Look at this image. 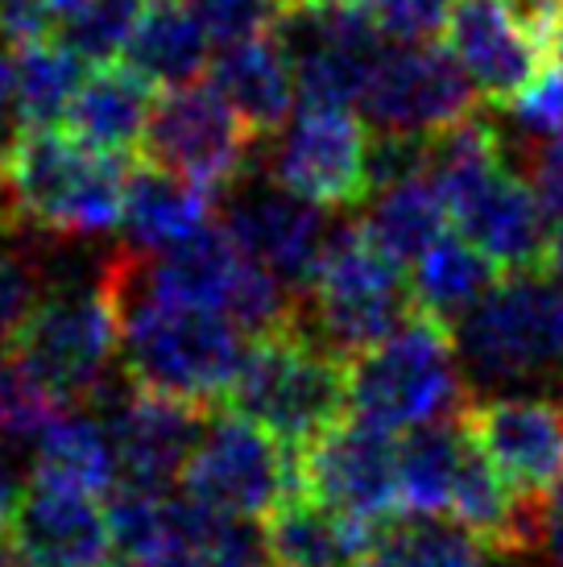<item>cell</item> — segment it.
<instances>
[{
    "instance_id": "cell-1",
    "label": "cell",
    "mask_w": 563,
    "mask_h": 567,
    "mask_svg": "<svg viewBox=\"0 0 563 567\" xmlns=\"http://www.w3.org/2000/svg\"><path fill=\"white\" fill-rule=\"evenodd\" d=\"M104 282L121 311V364L133 385L199 410L228 402L249 357V331L219 311L150 295L125 274L121 252L104 261Z\"/></svg>"
},
{
    "instance_id": "cell-2",
    "label": "cell",
    "mask_w": 563,
    "mask_h": 567,
    "mask_svg": "<svg viewBox=\"0 0 563 567\" xmlns=\"http://www.w3.org/2000/svg\"><path fill=\"white\" fill-rule=\"evenodd\" d=\"M427 171L436 174L460 237L485 249L501 269L543 266L551 216L531 178L505 162L498 128L469 116L436 133L427 145Z\"/></svg>"
},
{
    "instance_id": "cell-3",
    "label": "cell",
    "mask_w": 563,
    "mask_h": 567,
    "mask_svg": "<svg viewBox=\"0 0 563 567\" xmlns=\"http://www.w3.org/2000/svg\"><path fill=\"white\" fill-rule=\"evenodd\" d=\"M452 336L472 394L563 398V278L547 266L505 269Z\"/></svg>"
},
{
    "instance_id": "cell-4",
    "label": "cell",
    "mask_w": 563,
    "mask_h": 567,
    "mask_svg": "<svg viewBox=\"0 0 563 567\" xmlns=\"http://www.w3.org/2000/svg\"><path fill=\"white\" fill-rule=\"evenodd\" d=\"M17 224L47 237L92 240L125 216V158L92 154L66 128H25L0 162Z\"/></svg>"
},
{
    "instance_id": "cell-5",
    "label": "cell",
    "mask_w": 563,
    "mask_h": 567,
    "mask_svg": "<svg viewBox=\"0 0 563 567\" xmlns=\"http://www.w3.org/2000/svg\"><path fill=\"white\" fill-rule=\"evenodd\" d=\"M469 398L452 328L427 311H414L402 328L348 361L352 419L390 435L460 419Z\"/></svg>"
},
{
    "instance_id": "cell-6",
    "label": "cell",
    "mask_w": 563,
    "mask_h": 567,
    "mask_svg": "<svg viewBox=\"0 0 563 567\" xmlns=\"http://www.w3.org/2000/svg\"><path fill=\"white\" fill-rule=\"evenodd\" d=\"M414 311L419 307L402 261L381 249L360 220L331 228L328 249L298 307L303 331L340 361H352L402 328Z\"/></svg>"
},
{
    "instance_id": "cell-7",
    "label": "cell",
    "mask_w": 563,
    "mask_h": 567,
    "mask_svg": "<svg viewBox=\"0 0 563 567\" xmlns=\"http://www.w3.org/2000/svg\"><path fill=\"white\" fill-rule=\"evenodd\" d=\"M228 406L303 452L348 410V361L311 340L303 323L257 336L240 364Z\"/></svg>"
},
{
    "instance_id": "cell-8",
    "label": "cell",
    "mask_w": 563,
    "mask_h": 567,
    "mask_svg": "<svg viewBox=\"0 0 563 567\" xmlns=\"http://www.w3.org/2000/svg\"><path fill=\"white\" fill-rule=\"evenodd\" d=\"M4 348L30 364L66 406L95 402L109 390V369L121 357V311L104 282V266L95 278L50 282Z\"/></svg>"
},
{
    "instance_id": "cell-9",
    "label": "cell",
    "mask_w": 563,
    "mask_h": 567,
    "mask_svg": "<svg viewBox=\"0 0 563 567\" xmlns=\"http://www.w3.org/2000/svg\"><path fill=\"white\" fill-rule=\"evenodd\" d=\"M178 488L212 514L245 522L274 518L282 505L303 493V452L286 447L262 423L228 406L204 423Z\"/></svg>"
},
{
    "instance_id": "cell-10",
    "label": "cell",
    "mask_w": 563,
    "mask_h": 567,
    "mask_svg": "<svg viewBox=\"0 0 563 567\" xmlns=\"http://www.w3.org/2000/svg\"><path fill=\"white\" fill-rule=\"evenodd\" d=\"M477 83L448 47L436 42H386L360 87V112L377 133L436 137L477 116Z\"/></svg>"
},
{
    "instance_id": "cell-11",
    "label": "cell",
    "mask_w": 563,
    "mask_h": 567,
    "mask_svg": "<svg viewBox=\"0 0 563 567\" xmlns=\"http://www.w3.org/2000/svg\"><path fill=\"white\" fill-rule=\"evenodd\" d=\"M369 128L352 104L298 100L295 116L282 125V137L269 150V178L311 204L357 207L373 195L369 178Z\"/></svg>"
},
{
    "instance_id": "cell-12",
    "label": "cell",
    "mask_w": 563,
    "mask_h": 567,
    "mask_svg": "<svg viewBox=\"0 0 563 567\" xmlns=\"http://www.w3.org/2000/svg\"><path fill=\"white\" fill-rule=\"evenodd\" d=\"M249 145L253 128L240 121V112L216 92V83L199 80L154 100L141 162H154L207 195H219L245 174Z\"/></svg>"
},
{
    "instance_id": "cell-13",
    "label": "cell",
    "mask_w": 563,
    "mask_h": 567,
    "mask_svg": "<svg viewBox=\"0 0 563 567\" xmlns=\"http://www.w3.org/2000/svg\"><path fill=\"white\" fill-rule=\"evenodd\" d=\"M303 493L340 518L381 530L398 518V440L360 419H340L303 447Z\"/></svg>"
},
{
    "instance_id": "cell-14",
    "label": "cell",
    "mask_w": 563,
    "mask_h": 567,
    "mask_svg": "<svg viewBox=\"0 0 563 567\" xmlns=\"http://www.w3.org/2000/svg\"><path fill=\"white\" fill-rule=\"evenodd\" d=\"M290 54L298 100L357 104L386 33L365 4H290L274 25Z\"/></svg>"
},
{
    "instance_id": "cell-15",
    "label": "cell",
    "mask_w": 563,
    "mask_h": 567,
    "mask_svg": "<svg viewBox=\"0 0 563 567\" xmlns=\"http://www.w3.org/2000/svg\"><path fill=\"white\" fill-rule=\"evenodd\" d=\"M224 228L233 233L236 245L249 252L253 261H262L269 274H278L298 299L307 295L315 266H319L331 237L328 207L286 190L269 174L266 178L240 174L228 187Z\"/></svg>"
},
{
    "instance_id": "cell-16",
    "label": "cell",
    "mask_w": 563,
    "mask_h": 567,
    "mask_svg": "<svg viewBox=\"0 0 563 567\" xmlns=\"http://www.w3.org/2000/svg\"><path fill=\"white\" fill-rule=\"evenodd\" d=\"M460 419L526 502H543L563 485V398L472 394Z\"/></svg>"
},
{
    "instance_id": "cell-17",
    "label": "cell",
    "mask_w": 563,
    "mask_h": 567,
    "mask_svg": "<svg viewBox=\"0 0 563 567\" xmlns=\"http://www.w3.org/2000/svg\"><path fill=\"white\" fill-rule=\"evenodd\" d=\"M100 419L109 423L121 485L171 488L187 468L195 443L204 435V410L166 394H150L129 381V390H104L95 398Z\"/></svg>"
},
{
    "instance_id": "cell-18",
    "label": "cell",
    "mask_w": 563,
    "mask_h": 567,
    "mask_svg": "<svg viewBox=\"0 0 563 567\" xmlns=\"http://www.w3.org/2000/svg\"><path fill=\"white\" fill-rule=\"evenodd\" d=\"M9 551L21 567H116L109 502L30 481Z\"/></svg>"
},
{
    "instance_id": "cell-19",
    "label": "cell",
    "mask_w": 563,
    "mask_h": 567,
    "mask_svg": "<svg viewBox=\"0 0 563 567\" xmlns=\"http://www.w3.org/2000/svg\"><path fill=\"white\" fill-rule=\"evenodd\" d=\"M448 50L472 75L477 92L493 104H510L543 71L547 50L518 21L510 0H452Z\"/></svg>"
},
{
    "instance_id": "cell-20",
    "label": "cell",
    "mask_w": 563,
    "mask_h": 567,
    "mask_svg": "<svg viewBox=\"0 0 563 567\" xmlns=\"http://www.w3.org/2000/svg\"><path fill=\"white\" fill-rule=\"evenodd\" d=\"M207 80L216 83V92L240 112V121L253 128V137L278 133L290 121L298 80L278 33L219 47V54L207 66Z\"/></svg>"
},
{
    "instance_id": "cell-21",
    "label": "cell",
    "mask_w": 563,
    "mask_h": 567,
    "mask_svg": "<svg viewBox=\"0 0 563 567\" xmlns=\"http://www.w3.org/2000/svg\"><path fill=\"white\" fill-rule=\"evenodd\" d=\"M150 112H154V87L125 63H104L83 80L79 95L66 109L63 128L92 154L129 158L145 142Z\"/></svg>"
},
{
    "instance_id": "cell-22",
    "label": "cell",
    "mask_w": 563,
    "mask_h": 567,
    "mask_svg": "<svg viewBox=\"0 0 563 567\" xmlns=\"http://www.w3.org/2000/svg\"><path fill=\"white\" fill-rule=\"evenodd\" d=\"M212 199L204 187H195L178 174L162 171L154 162H141L129 171L125 187V249L133 252H166L183 240L199 237L212 220Z\"/></svg>"
},
{
    "instance_id": "cell-23",
    "label": "cell",
    "mask_w": 563,
    "mask_h": 567,
    "mask_svg": "<svg viewBox=\"0 0 563 567\" xmlns=\"http://www.w3.org/2000/svg\"><path fill=\"white\" fill-rule=\"evenodd\" d=\"M33 485L71 488V493H92L109 497L121 485V460L112 431L100 414H71L66 410L54 426H47L33 440Z\"/></svg>"
},
{
    "instance_id": "cell-24",
    "label": "cell",
    "mask_w": 563,
    "mask_h": 567,
    "mask_svg": "<svg viewBox=\"0 0 563 567\" xmlns=\"http://www.w3.org/2000/svg\"><path fill=\"white\" fill-rule=\"evenodd\" d=\"M212 38L199 25V17L187 4L162 0L154 9H145L141 25L133 30L125 47V66L137 71L150 87H183L199 83L212 66Z\"/></svg>"
},
{
    "instance_id": "cell-25",
    "label": "cell",
    "mask_w": 563,
    "mask_h": 567,
    "mask_svg": "<svg viewBox=\"0 0 563 567\" xmlns=\"http://www.w3.org/2000/svg\"><path fill=\"white\" fill-rule=\"evenodd\" d=\"M501 274H505V269H501L485 249H477L469 237L443 233V237L414 261V274H410L414 307L427 311V316L443 319L448 328H455V323L493 290V282H498Z\"/></svg>"
},
{
    "instance_id": "cell-26",
    "label": "cell",
    "mask_w": 563,
    "mask_h": 567,
    "mask_svg": "<svg viewBox=\"0 0 563 567\" xmlns=\"http://www.w3.org/2000/svg\"><path fill=\"white\" fill-rule=\"evenodd\" d=\"M464 440V419L414 426L398 440V518H448Z\"/></svg>"
},
{
    "instance_id": "cell-27",
    "label": "cell",
    "mask_w": 563,
    "mask_h": 567,
    "mask_svg": "<svg viewBox=\"0 0 563 567\" xmlns=\"http://www.w3.org/2000/svg\"><path fill=\"white\" fill-rule=\"evenodd\" d=\"M448 220L452 216H448L436 174L414 171L407 178H398V183L377 187L360 224L369 228V237L390 257H398L402 266H414L422 252L448 233Z\"/></svg>"
},
{
    "instance_id": "cell-28",
    "label": "cell",
    "mask_w": 563,
    "mask_h": 567,
    "mask_svg": "<svg viewBox=\"0 0 563 567\" xmlns=\"http://www.w3.org/2000/svg\"><path fill=\"white\" fill-rule=\"evenodd\" d=\"M493 547L455 518H390L352 567H489Z\"/></svg>"
},
{
    "instance_id": "cell-29",
    "label": "cell",
    "mask_w": 563,
    "mask_h": 567,
    "mask_svg": "<svg viewBox=\"0 0 563 567\" xmlns=\"http://www.w3.org/2000/svg\"><path fill=\"white\" fill-rule=\"evenodd\" d=\"M377 530L340 518L336 509L298 493L269 518L266 538L278 567H352Z\"/></svg>"
},
{
    "instance_id": "cell-30",
    "label": "cell",
    "mask_w": 563,
    "mask_h": 567,
    "mask_svg": "<svg viewBox=\"0 0 563 567\" xmlns=\"http://www.w3.org/2000/svg\"><path fill=\"white\" fill-rule=\"evenodd\" d=\"M157 567H278L269 538L257 522L212 514L191 497H178L171 547Z\"/></svg>"
},
{
    "instance_id": "cell-31",
    "label": "cell",
    "mask_w": 563,
    "mask_h": 567,
    "mask_svg": "<svg viewBox=\"0 0 563 567\" xmlns=\"http://www.w3.org/2000/svg\"><path fill=\"white\" fill-rule=\"evenodd\" d=\"M88 80V59L66 42H30L17 47V100L25 128H59L66 109Z\"/></svg>"
},
{
    "instance_id": "cell-32",
    "label": "cell",
    "mask_w": 563,
    "mask_h": 567,
    "mask_svg": "<svg viewBox=\"0 0 563 567\" xmlns=\"http://www.w3.org/2000/svg\"><path fill=\"white\" fill-rule=\"evenodd\" d=\"M66 402L17 352L0 348V440H38L66 414Z\"/></svg>"
},
{
    "instance_id": "cell-33",
    "label": "cell",
    "mask_w": 563,
    "mask_h": 567,
    "mask_svg": "<svg viewBox=\"0 0 563 567\" xmlns=\"http://www.w3.org/2000/svg\"><path fill=\"white\" fill-rule=\"evenodd\" d=\"M145 17V0H75L63 13V42L88 63L104 66L125 54Z\"/></svg>"
},
{
    "instance_id": "cell-34",
    "label": "cell",
    "mask_w": 563,
    "mask_h": 567,
    "mask_svg": "<svg viewBox=\"0 0 563 567\" xmlns=\"http://www.w3.org/2000/svg\"><path fill=\"white\" fill-rule=\"evenodd\" d=\"M187 9L199 17V25L216 47H233L274 33L290 0H187Z\"/></svg>"
},
{
    "instance_id": "cell-35",
    "label": "cell",
    "mask_w": 563,
    "mask_h": 567,
    "mask_svg": "<svg viewBox=\"0 0 563 567\" xmlns=\"http://www.w3.org/2000/svg\"><path fill=\"white\" fill-rule=\"evenodd\" d=\"M47 269L33 261L30 252L9 249L0 237V348L17 336V328L30 319L38 299L47 295Z\"/></svg>"
},
{
    "instance_id": "cell-36",
    "label": "cell",
    "mask_w": 563,
    "mask_h": 567,
    "mask_svg": "<svg viewBox=\"0 0 563 567\" xmlns=\"http://www.w3.org/2000/svg\"><path fill=\"white\" fill-rule=\"evenodd\" d=\"M505 109H510V121H514L518 137H526L531 145L555 137L563 128V63L560 59L543 66Z\"/></svg>"
},
{
    "instance_id": "cell-37",
    "label": "cell",
    "mask_w": 563,
    "mask_h": 567,
    "mask_svg": "<svg viewBox=\"0 0 563 567\" xmlns=\"http://www.w3.org/2000/svg\"><path fill=\"white\" fill-rule=\"evenodd\" d=\"M393 42H431L452 13V0H369L365 4Z\"/></svg>"
},
{
    "instance_id": "cell-38",
    "label": "cell",
    "mask_w": 563,
    "mask_h": 567,
    "mask_svg": "<svg viewBox=\"0 0 563 567\" xmlns=\"http://www.w3.org/2000/svg\"><path fill=\"white\" fill-rule=\"evenodd\" d=\"M54 9L47 0H0V42L9 47H30V42H47L54 30Z\"/></svg>"
},
{
    "instance_id": "cell-39",
    "label": "cell",
    "mask_w": 563,
    "mask_h": 567,
    "mask_svg": "<svg viewBox=\"0 0 563 567\" xmlns=\"http://www.w3.org/2000/svg\"><path fill=\"white\" fill-rule=\"evenodd\" d=\"M531 183L539 190V199L547 207L551 220H563V128L547 142H534L531 145Z\"/></svg>"
},
{
    "instance_id": "cell-40",
    "label": "cell",
    "mask_w": 563,
    "mask_h": 567,
    "mask_svg": "<svg viewBox=\"0 0 563 567\" xmlns=\"http://www.w3.org/2000/svg\"><path fill=\"white\" fill-rule=\"evenodd\" d=\"M21 133H25V121H21V100H17V50L0 42V162Z\"/></svg>"
},
{
    "instance_id": "cell-41",
    "label": "cell",
    "mask_w": 563,
    "mask_h": 567,
    "mask_svg": "<svg viewBox=\"0 0 563 567\" xmlns=\"http://www.w3.org/2000/svg\"><path fill=\"white\" fill-rule=\"evenodd\" d=\"M510 9L534 33V42L555 54V42L563 33V0H510Z\"/></svg>"
},
{
    "instance_id": "cell-42",
    "label": "cell",
    "mask_w": 563,
    "mask_h": 567,
    "mask_svg": "<svg viewBox=\"0 0 563 567\" xmlns=\"http://www.w3.org/2000/svg\"><path fill=\"white\" fill-rule=\"evenodd\" d=\"M534 551L543 555V567H563V485L539 502V535Z\"/></svg>"
},
{
    "instance_id": "cell-43",
    "label": "cell",
    "mask_w": 563,
    "mask_h": 567,
    "mask_svg": "<svg viewBox=\"0 0 563 567\" xmlns=\"http://www.w3.org/2000/svg\"><path fill=\"white\" fill-rule=\"evenodd\" d=\"M25 502V481L17 476V468L9 460L0 456V543L13 535V522H17V509Z\"/></svg>"
},
{
    "instance_id": "cell-44",
    "label": "cell",
    "mask_w": 563,
    "mask_h": 567,
    "mask_svg": "<svg viewBox=\"0 0 563 567\" xmlns=\"http://www.w3.org/2000/svg\"><path fill=\"white\" fill-rule=\"evenodd\" d=\"M543 266L551 274H560L563 278V220L551 224V237H547V252H543Z\"/></svg>"
},
{
    "instance_id": "cell-45",
    "label": "cell",
    "mask_w": 563,
    "mask_h": 567,
    "mask_svg": "<svg viewBox=\"0 0 563 567\" xmlns=\"http://www.w3.org/2000/svg\"><path fill=\"white\" fill-rule=\"evenodd\" d=\"M290 4H369V0H290Z\"/></svg>"
},
{
    "instance_id": "cell-46",
    "label": "cell",
    "mask_w": 563,
    "mask_h": 567,
    "mask_svg": "<svg viewBox=\"0 0 563 567\" xmlns=\"http://www.w3.org/2000/svg\"><path fill=\"white\" fill-rule=\"evenodd\" d=\"M47 4H50V9H54V13H59V17H63L66 9H71V4H75V0H47Z\"/></svg>"
},
{
    "instance_id": "cell-47",
    "label": "cell",
    "mask_w": 563,
    "mask_h": 567,
    "mask_svg": "<svg viewBox=\"0 0 563 567\" xmlns=\"http://www.w3.org/2000/svg\"><path fill=\"white\" fill-rule=\"evenodd\" d=\"M0 567H21V564H17V555L9 551V555H0Z\"/></svg>"
},
{
    "instance_id": "cell-48",
    "label": "cell",
    "mask_w": 563,
    "mask_h": 567,
    "mask_svg": "<svg viewBox=\"0 0 563 567\" xmlns=\"http://www.w3.org/2000/svg\"><path fill=\"white\" fill-rule=\"evenodd\" d=\"M551 59H560L563 63V33H560V42H555V54H551Z\"/></svg>"
}]
</instances>
